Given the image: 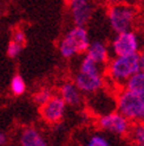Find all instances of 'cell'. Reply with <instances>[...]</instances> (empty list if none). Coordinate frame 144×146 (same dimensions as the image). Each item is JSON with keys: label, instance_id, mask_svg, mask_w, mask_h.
<instances>
[{"label": "cell", "instance_id": "cell-24", "mask_svg": "<svg viewBox=\"0 0 144 146\" xmlns=\"http://www.w3.org/2000/svg\"><path fill=\"white\" fill-rule=\"evenodd\" d=\"M71 1V0H64V3H66V4H69Z\"/></svg>", "mask_w": 144, "mask_h": 146}, {"label": "cell", "instance_id": "cell-23", "mask_svg": "<svg viewBox=\"0 0 144 146\" xmlns=\"http://www.w3.org/2000/svg\"><path fill=\"white\" fill-rule=\"evenodd\" d=\"M141 42H142V45L144 46V33H143V37L141 38Z\"/></svg>", "mask_w": 144, "mask_h": 146}, {"label": "cell", "instance_id": "cell-2", "mask_svg": "<svg viewBox=\"0 0 144 146\" xmlns=\"http://www.w3.org/2000/svg\"><path fill=\"white\" fill-rule=\"evenodd\" d=\"M90 44L89 32L85 26L73 25L63 36L59 42V54L65 60H71L78 55H83Z\"/></svg>", "mask_w": 144, "mask_h": 146}, {"label": "cell", "instance_id": "cell-14", "mask_svg": "<svg viewBox=\"0 0 144 146\" xmlns=\"http://www.w3.org/2000/svg\"><path fill=\"white\" fill-rule=\"evenodd\" d=\"M137 146H144V122H135L128 135Z\"/></svg>", "mask_w": 144, "mask_h": 146}, {"label": "cell", "instance_id": "cell-10", "mask_svg": "<svg viewBox=\"0 0 144 146\" xmlns=\"http://www.w3.org/2000/svg\"><path fill=\"white\" fill-rule=\"evenodd\" d=\"M83 95L84 94L77 88L73 81L64 82L59 88V96L64 100L66 106L70 107H79L83 104Z\"/></svg>", "mask_w": 144, "mask_h": 146}, {"label": "cell", "instance_id": "cell-11", "mask_svg": "<svg viewBox=\"0 0 144 146\" xmlns=\"http://www.w3.org/2000/svg\"><path fill=\"white\" fill-rule=\"evenodd\" d=\"M110 48L107 46L102 40H95L90 42L89 48L86 50L85 55L93 60L99 65H106V63L110 60Z\"/></svg>", "mask_w": 144, "mask_h": 146}, {"label": "cell", "instance_id": "cell-12", "mask_svg": "<svg viewBox=\"0 0 144 146\" xmlns=\"http://www.w3.org/2000/svg\"><path fill=\"white\" fill-rule=\"evenodd\" d=\"M20 145L23 146H46L47 143L37 128L27 127L20 134Z\"/></svg>", "mask_w": 144, "mask_h": 146}, {"label": "cell", "instance_id": "cell-7", "mask_svg": "<svg viewBox=\"0 0 144 146\" xmlns=\"http://www.w3.org/2000/svg\"><path fill=\"white\" fill-rule=\"evenodd\" d=\"M97 125L104 132L111 133L117 137H128L130 133L132 122L118 111H115L100 115L98 118Z\"/></svg>", "mask_w": 144, "mask_h": 146}, {"label": "cell", "instance_id": "cell-19", "mask_svg": "<svg viewBox=\"0 0 144 146\" xmlns=\"http://www.w3.org/2000/svg\"><path fill=\"white\" fill-rule=\"evenodd\" d=\"M13 40H16L17 43H19V44L21 46H26V43H27V38H26V35L24 32V30H21L20 27H16L14 30L12 31V38Z\"/></svg>", "mask_w": 144, "mask_h": 146}, {"label": "cell", "instance_id": "cell-3", "mask_svg": "<svg viewBox=\"0 0 144 146\" xmlns=\"http://www.w3.org/2000/svg\"><path fill=\"white\" fill-rule=\"evenodd\" d=\"M139 70L138 54L113 56L106 63V75L115 84L124 86L134 74Z\"/></svg>", "mask_w": 144, "mask_h": 146}, {"label": "cell", "instance_id": "cell-4", "mask_svg": "<svg viewBox=\"0 0 144 146\" xmlns=\"http://www.w3.org/2000/svg\"><path fill=\"white\" fill-rule=\"evenodd\" d=\"M116 107L132 123L144 122V94L123 88L117 95Z\"/></svg>", "mask_w": 144, "mask_h": 146}, {"label": "cell", "instance_id": "cell-8", "mask_svg": "<svg viewBox=\"0 0 144 146\" xmlns=\"http://www.w3.org/2000/svg\"><path fill=\"white\" fill-rule=\"evenodd\" d=\"M66 112V104L59 95H53L45 104L39 106V114L43 121L48 125H57L62 122Z\"/></svg>", "mask_w": 144, "mask_h": 146}, {"label": "cell", "instance_id": "cell-9", "mask_svg": "<svg viewBox=\"0 0 144 146\" xmlns=\"http://www.w3.org/2000/svg\"><path fill=\"white\" fill-rule=\"evenodd\" d=\"M69 10L73 25L86 26L95 13V5L92 0H71Z\"/></svg>", "mask_w": 144, "mask_h": 146}, {"label": "cell", "instance_id": "cell-17", "mask_svg": "<svg viewBox=\"0 0 144 146\" xmlns=\"http://www.w3.org/2000/svg\"><path fill=\"white\" fill-rule=\"evenodd\" d=\"M85 145H88V146H110L111 144H110V140L102 133H95L89 138Z\"/></svg>", "mask_w": 144, "mask_h": 146}, {"label": "cell", "instance_id": "cell-22", "mask_svg": "<svg viewBox=\"0 0 144 146\" xmlns=\"http://www.w3.org/2000/svg\"><path fill=\"white\" fill-rule=\"evenodd\" d=\"M110 4H118V3H124L125 0H107Z\"/></svg>", "mask_w": 144, "mask_h": 146}, {"label": "cell", "instance_id": "cell-16", "mask_svg": "<svg viewBox=\"0 0 144 146\" xmlns=\"http://www.w3.org/2000/svg\"><path fill=\"white\" fill-rule=\"evenodd\" d=\"M53 95H54V94H53L52 89L46 88V87H43V88H40L39 90H37V92L33 94L32 99H33V101H34L35 105L41 106L43 104H45V102H46L48 99H51Z\"/></svg>", "mask_w": 144, "mask_h": 146}, {"label": "cell", "instance_id": "cell-15", "mask_svg": "<svg viewBox=\"0 0 144 146\" xmlns=\"http://www.w3.org/2000/svg\"><path fill=\"white\" fill-rule=\"evenodd\" d=\"M10 89L14 96H21L23 94H25L26 83H25V80L23 78V76L20 74H16L12 77L11 83H10Z\"/></svg>", "mask_w": 144, "mask_h": 146}, {"label": "cell", "instance_id": "cell-1", "mask_svg": "<svg viewBox=\"0 0 144 146\" xmlns=\"http://www.w3.org/2000/svg\"><path fill=\"white\" fill-rule=\"evenodd\" d=\"M100 67L102 65L96 63L86 55L82 60L79 68L75 74L73 83L83 94L91 95L103 89L105 78Z\"/></svg>", "mask_w": 144, "mask_h": 146}, {"label": "cell", "instance_id": "cell-6", "mask_svg": "<svg viewBox=\"0 0 144 146\" xmlns=\"http://www.w3.org/2000/svg\"><path fill=\"white\" fill-rule=\"evenodd\" d=\"M142 46L141 37L134 30L118 32L112 38L110 51L113 56H128L138 54Z\"/></svg>", "mask_w": 144, "mask_h": 146}, {"label": "cell", "instance_id": "cell-18", "mask_svg": "<svg viewBox=\"0 0 144 146\" xmlns=\"http://www.w3.org/2000/svg\"><path fill=\"white\" fill-rule=\"evenodd\" d=\"M24 46H21L19 43H17L16 40L11 39L7 44V50H6V54L10 58H16L20 55V52L23 51Z\"/></svg>", "mask_w": 144, "mask_h": 146}, {"label": "cell", "instance_id": "cell-5", "mask_svg": "<svg viewBox=\"0 0 144 146\" xmlns=\"http://www.w3.org/2000/svg\"><path fill=\"white\" fill-rule=\"evenodd\" d=\"M107 20L115 33L132 30L137 20V10L125 3L111 4L107 9Z\"/></svg>", "mask_w": 144, "mask_h": 146}, {"label": "cell", "instance_id": "cell-20", "mask_svg": "<svg viewBox=\"0 0 144 146\" xmlns=\"http://www.w3.org/2000/svg\"><path fill=\"white\" fill-rule=\"evenodd\" d=\"M138 61H139V70L144 71V51L138 52Z\"/></svg>", "mask_w": 144, "mask_h": 146}, {"label": "cell", "instance_id": "cell-21", "mask_svg": "<svg viewBox=\"0 0 144 146\" xmlns=\"http://www.w3.org/2000/svg\"><path fill=\"white\" fill-rule=\"evenodd\" d=\"M6 141H7V139H6V135H5L3 132H0V146L5 145V144H6Z\"/></svg>", "mask_w": 144, "mask_h": 146}, {"label": "cell", "instance_id": "cell-13", "mask_svg": "<svg viewBox=\"0 0 144 146\" xmlns=\"http://www.w3.org/2000/svg\"><path fill=\"white\" fill-rule=\"evenodd\" d=\"M123 87L126 89H129V90L144 94V71L138 70L136 74H134L128 80Z\"/></svg>", "mask_w": 144, "mask_h": 146}]
</instances>
